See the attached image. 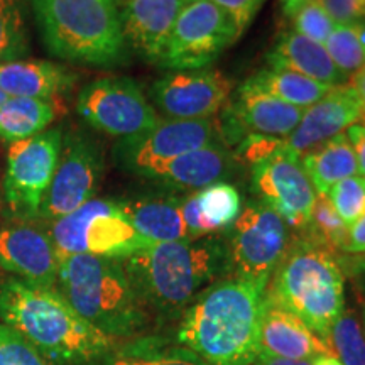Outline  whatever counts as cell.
Here are the masks:
<instances>
[{
  "instance_id": "41",
  "label": "cell",
  "mask_w": 365,
  "mask_h": 365,
  "mask_svg": "<svg viewBox=\"0 0 365 365\" xmlns=\"http://www.w3.org/2000/svg\"><path fill=\"white\" fill-rule=\"evenodd\" d=\"M345 254L362 255L365 254V217L359 220L354 227H350L349 240L345 245Z\"/></svg>"
},
{
  "instance_id": "27",
  "label": "cell",
  "mask_w": 365,
  "mask_h": 365,
  "mask_svg": "<svg viewBox=\"0 0 365 365\" xmlns=\"http://www.w3.org/2000/svg\"><path fill=\"white\" fill-rule=\"evenodd\" d=\"M249 81L272 97L299 108L312 107L333 88L330 85L319 83L289 68L276 65H269L266 70L255 73Z\"/></svg>"
},
{
  "instance_id": "15",
  "label": "cell",
  "mask_w": 365,
  "mask_h": 365,
  "mask_svg": "<svg viewBox=\"0 0 365 365\" xmlns=\"http://www.w3.org/2000/svg\"><path fill=\"white\" fill-rule=\"evenodd\" d=\"M234 83L215 70L175 71L150 88L154 103L171 120H205L225 107Z\"/></svg>"
},
{
  "instance_id": "47",
  "label": "cell",
  "mask_w": 365,
  "mask_h": 365,
  "mask_svg": "<svg viewBox=\"0 0 365 365\" xmlns=\"http://www.w3.org/2000/svg\"><path fill=\"white\" fill-rule=\"evenodd\" d=\"M49 0H31V4H33V11L36 14V17L39 16V12L43 11V9L46 7V4H48Z\"/></svg>"
},
{
  "instance_id": "11",
  "label": "cell",
  "mask_w": 365,
  "mask_h": 365,
  "mask_svg": "<svg viewBox=\"0 0 365 365\" xmlns=\"http://www.w3.org/2000/svg\"><path fill=\"white\" fill-rule=\"evenodd\" d=\"M76 110L86 124L112 137H134L158 125L159 117L130 78H100L85 85Z\"/></svg>"
},
{
  "instance_id": "5",
  "label": "cell",
  "mask_w": 365,
  "mask_h": 365,
  "mask_svg": "<svg viewBox=\"0 0 365 365\" xmlns=\"http://www.w3.org/2000/svg\"><path fill=\"white\" fill-rule=\"evenodd\" d=\"M264 294L327 344L333 323L345 309V277L335 255L301 240L282 255Z\"/></svg>"
},
{
  "instance_id": "36",
  "label": "cell",
  "mask_w": 365,
  "mask_h": 365,
  "mask_svg": "<svg viewBox=\"0 0 365 365\" xmlns=\"http://www.w3.org/2000/svg\"><path fill=\"white\" fill-rule=\"evenodd\" d=\"M293 26L294 33L312 41H317L319 44H325V41L330 38L336 24L314 0H312V2H308L307 6L301 7L294 14Z\"/></svg>"
},
{
  "instance_id": "12",
  "label": "cell",
  "mask_w": 365,
  "mask_h": 365,
  "mask_svg": "<svg viewBox=\"0 0 365 365\" xmlns=\"http://www.w3.org/2000/svg\"><path fill=\"white\" fill-rule=\"evenodd\" d=\"M103 171L105 159L97 140L80 130L63 135L61 154L51 186L41 205L39 218L54 222L93 200Z\"/></svg>"
},
{
  "instance_id": "51",
  "label": "cell",
  "mask_w": 365,
  "mask_h": 365,
  "mask_svg": "<svg viewBox=\"0 0 365 365\" xmlns=\"http://www.w3.org/2000/svg\"><path fill=\"white\" fill-rule=\"evenodd\" d=\"M360 286H362V293H364V303H365V272H364V276H362V279H360Z\"/></svg>"
},
{
  "instance_id": "7",
  "label": "cell",
  "mask_w": 365,
  "mask_h": 365,
  "mask_svg": "<svg viewBox=\"0 0 365 365\" xmlns=\"http://www.w3.org/2000/svg\"><path fill=\"white\" fill-rule=\"evenodd\" d=\"M48 234L58 255L90 254L124 261L150 245L117 200H90L70 215L51 222Z\"/></svg>"
},
{
  "instance_id": "22",
  "label": "cell",
  "mask_w": 365,
  "mask_h": 365,
  "mask_svg": "<svg viewBox=\"0 0 365 365\" xmlns=\"http://www.w3.org/2000/svg\"><path fill=\"white\" fill-rule=\"evenodd\" d=\"M232 156L225 145L213 143L207 148L191 150L188 154L159 164L145 178L159 180L181 190H203L213 182L223 181L230 175Z\"/></svg>"
},
{
  "instance_id": "8",
  "label": "cell",
  "mask_w": 365,
  "mask_h": 365,
  "mask_svg": "<svg viewBox=\"0 0 365 365\" xmlns=\"http://www.w3.org/2000/svg\"><path fill=\"white\" fill-rule=\"evenodd\" d=\"M228 267L235 279L266 291L287 247V225L259 202H249L228 232Z\"/></svg>"
},
{
  "instance_id": "25",
  "label": "cell",
  "mask_w": 365,
  "mask_h": 365,
  "mask_svg": "<svg viewBox=\"0 0 365 365\" xmlns=\"http://www.w3.org/2000/svg\"><path fill=\"white\" fill-rule=\"evenodd\" d=\"M299 163L318 195H328L336 182L359 173L357 158L344 132L309 149L301 156Z\"/></svg>"
},
{
  "instance_id": "40",
  "label": "cell",
  "mask_w": 365,
  "mask_h": 365,
  "mask_svg": "<svg viewBox=\"0 0 365 365\" xmlns=\"http://www.w3.org/2000/svg\"><path fill=\"white\" fill-rule=\"evenodd\" d=\"M346 137H349L350 144L357 158L359 173L365 176V127L362 124H354L346 129Z\"/></svg>"
},
{
  "instance_id": "3",
  "label": "cell",
  "mask_w": 365,
  "mask_h": 365,
  "mask_svg": "<svg viewBox=\"0 0 365 365\" xmlns=\"http://www.w3.org/2000/svg\"><path fill=\"white\" fill-rule=\"evenodd\" d=\"M122 264L144 304L178 313L228 269V250L225 242L207 235L150 244Z\"/></svg>"
},
{
  "instance_id": "13",
  "label": "cell",
  "mask_w": 365,
  "mask_h": 365,
  "mask_svg": "<svg viewBox=\"0 0 365 365\" xmlns=\"http://www.w3.org/2000/svg\"><path fill=\"white\" fill-rule=\"evenodd\" d=\"M220 127L213 118L205 120H159L156 127L120 139L113 148V158L118 166L132 175L144 176L150 170L217 143Z\"/></svg>"
},
{
  "instance_id": "42",
  "label": "cell",
  "mask_w": 365,
  "mask_h": 365,
  "mask_svg": "<svg viewBox=\"0 0 365 365\" xmlns=\"http://www.w3.org/2000/svg\"><path fill=\"white\" fill-rule=\"evenodd\" d=\"M254 365H313V360H289L279 357H269V355H259Z\"/></svg>"
},
{
  "instance_id": "44",
  "label": "cell",
  "mask_w": 365,
  "mask_h": 365,
  "mask_svg": "<svg viewBox=\"0 0 365 365\" xmlns=\"http://www.w3.org/2000/svg\"><path fill=\"white\" fill-rule=\"evenodd\" d=\"M308 2H312V0H281L282 14H284L286 17H293L294 14L298 12L301 7L307 6Z\"/></svg>"
},
{
  "instance_id": "18",
  "label": "cell",
  "mask_w": 365,
  "mask_h": 365,
  "mask_svg": "<svg viewBox=\"0 0 365 365\" xmlns=\"http://www.w3.org/2000/svg\"><path fill=\"white\" fill-rule=\"evenodd\" d=\"M364 115V105L352 86H333L328 93L304 110L299 124L286 137V148L301 159L304 153L339 135Z\"/></svg>"
},
{
  "instance_id": "23",
  "label": "cell",
  "mask_w": 365,
  "mask_h": 365,
  "mask_svg": "<svg viewBox=\"0 0 365 365\" xmlns=\"http://www.w3.org/2000/svg\"><path fill=\"white\" fill-rule=\"evenodd\" d=\"M120 203L139 235L150 244L191 239L182 220L180 200L173 196H143L127 202L120 200Z\"/></svg>"
},
{
  "instance_id": "29",
  "label": "cell",
  "mask_w": 365,
  "mask_h": 365,
  "mask_svg": "<svg viewBox=\"0 0 365 365\" xmlns=\"http://www.w3.org/2000/svg\"><path fill=\"white\" fill-rule=\"evenodd\" d=\"M196 198H198L200 213L212 234L230 228L240 215L239 191L225 181L213 182L207 188L200 190Z\"/></svg>"
},
{
  "instance_id": "9",
  "label": "cell",
  "mask_w": 365,
  "mask_h": 365,
  "mask_svg": "<svg viewBox=\"0 0 365 365\" xmlns=\"http://www.w3.org/2000/svg\"><path fill=\"white\" fill-rule=\"evenodd\" d=\"M239 38L230 17L212 0L188 4L173 26L158 65L166 70H205Z\"/></svg>"
},
{
  "instance_id": "16",
  "label": "cell",
  "mask_w": 365,
  "mask_h": 365,
  "mask_svg": "<svg viewBox=\"0 0 365 365\" xmlns=\"http://www.w3.org/2000/svg\"><path fill=\"white\" fill-rule=\"evenodd\" d=\"M307 108L294 107L257 88L247 80L228 103L220 127L223 139L240 143L249 134L287 137L299 124Z\"/></svg>"
},
{
  "instance_id": "10",
  "label": "cell",
  "mask_w": 365,
  "mask_h": 365,
  "mask_svg": "<svg viewBox=\"0 0 365 365\" xmlns=\"http://www.w3.org/2000/svg\"><path fill=\"white\" fill-rule=\"evenodd\" d=\"M63 145V130L46 129L9 145L4 193L12 213L22 220L39 218L43 200L51 186Z\"/></svg>"
},
{
  "instance_id": "30",
  "label": "cell",
  "mask_w": 365,
  "mask_h": 365,
  "mask_svg": "<svg viewBox=\"0 0 365 365\" xmlns=\"http://www.w3.org/2000/svg\"><path fill=\"white\" fill-rule=\"evenodd\" d=\"M27 0H0V65L19 61L29 53Z\"/></svg>"
},
{
  "instance_id": "20",
  "label": "cell",
  "mask_w": 365,
  "mask_h": 365,
  "mask_svg": "<svg viewBox=\"0 0 365 365\" xmlns=\"http://www.w3.org/2000/svg\"><path fill=\"white\" fill-rule=\"evenodd\" d=\"M261 355L289 360H314L330 355L325 341L318 339L301 319L264 294L261 309Z\"/></svg>"
},
{
  "instance_id": "43",
  "label": "cell",
  "mask_w": 365,
  "mask_h": 365,
  "mask_svg": "<svg viewBox=\"0 0 365 365\" xmlns=\"http://www.w3.org/2000/svg\"><path fill=\"white\" fill-rule=\"evenodd\" d=\"M349 85L352 86L355 93H357L359 100L364 105V112H365V68H362V70L352 75V80H350Z\"/></svg>"
},
{
  "instance_id": "28",
  "label": "cell",
  "mask_w": 365,
  "mask_h": 365,
  "mask_svg": "<svg viewBox=\"0 0 365 365\" xmlns=\"http://www.w3.org/2000/svg\"><path fill=\"white\" fill-rule=\"evenodd\" d=\"M303 230H307L308 242L317 247L325 249L331 255L340 254L345 250L346 240H349L350 228L335 212L327 195H317L312 213H309L308 223Z\"/></svg>"
},
{
  "instance_id": "19",
  "label": "cell",
  "mask_w": 365,
  "mask_h": 365,
  "mask_svg": "<svg viewBox=\"0 0 365 365\" xmlns=\"http://www.w3.org/2000/svg\"><path fill=\"white\" fill-rule=\"evenodd\" d=\"M185 6V0H125L118 14L127 48L158 65Z\"/></svg>"
},
{
  "instance_id": "49",
  "label": "cell",
  "mask_w": 365,
  "mask_h": 365,
  "mask_svg": "<svg viewBox=\"0 0 365 365\" xmlns=\"http://www.w3.org/2000/svg\"><path fill=\"white\" fill-rule=\"evenodd\" d=\"M7 98H9V95L2 88H0V107H2V105L7 102Z\"/></svg>"
},
{
  "instance_id": "34",
  "label": "cell",
  "mask_w": 365,
  "mask_h": 365,
  "mask_svg": "<svg viewBox=\"0 0 365 365\" xmlns=\"http://www.w3.org/2000/svg\"><path fill=\"white\" fill-rule=\"evenodd\" d=\"M327 196L349 228L365 217V176L355 175L336 182Z\"/></svg>"
},
{
  "instance_id": "17",
  "label": "cell",
  "mask_w": 365,
  "mask_h": 365,
  "mask_svg": "<svg viewBox=\"0 0 365 365\" xmlns=\"http://www.w3.org/2000/svg\"><path fill=\"white\" fill-rule=\"evenodd\" d=\"M0 267L27 284L56 289L59 255L48 232L33 225L0 230Z\"/></svg>"
},
{
  "instance_id": "54",
  "label": "cell",
  "mask_w": 365,
  "mask_h": 365,
  "mask_svg": "<svg viewBox=\"0 0 365 365\" xmlns=\"http://www.w3.org/2000/svg\"><path fill=\"white\" fill-rule=\"evenodd\" d=\"M362 120H364V124H362V125L365 127V112H364V115H362Z\"/></svg>"
},
{
  "instance_id": "46",
  "label": "cell",
  "mask_w": 365,
  "mask_h": 365,
  "mask_svg": "<svg viewBox=\"0 0 365 365\" xmlns=\"http://www.w3.org/2000/svg\"><path fill=\"white\" fill-rule=\"evenodd\" d=\"M355 29H357L359 41H360V44H362V48H364V51H365V21L357 22V24H355Z\"/></svg>"
},
{
  "instance_id": "53",
  "label": "cell",
  "mask_w": 365,
  "mask_h": 365,
  "mask_svg": "<svg viewBox=\"0 0 365 365\" xmlns=\"http://www.w3.org/2000/svg\"><path fill=\"white\" fill-rule=\"evenodd\" d=\"M115 2H117V6H122V4H124L125 0H115Z\"/></svg>"
},
{
  "instance_id": "32",
  "label": "cell",
  "mask_w": 365,
  "mask_h": 365,
  "mask_svg": "<svg viewBox=\"0 0 365 365\" xmlns=\"http://www.w3.org/2000/svg\"><path fill=\"white\" fill-rule=\"evenodd\" d=\"M325 49L336 68L346 76L365 68V51L360 44L357 29L354 26H335L330 38L325 41Z\"/></svg>"
},
{
  "instance_id": "21",
  "label": "cell",
  "mask_w": 365,
  "mask_h": 365,
  "mask_svg": "<svg viewBox=\"0 0 365 365\" xmlns=\"http://www.w3.org/2000/svg\"><path fill=\"white\" fill-rule=\"evenodd\" d=\"M78 75L44 59H19L0 65V88L9 97L59 98L70 91Z\"/></svg>"
},
{
  "instance_id": "4",
  "label": "cell",
  "mask_w": 365,
  "mask_h": 365,
  "mask_svg": "<svg viewBox=\"0 0 365 365\" xmlns=\"http://www.w3.org/2000/svg\"><path fill=\"white\" fill-rule=\"evenodd\" d=\"M59 293L107 339L134 335L145 325L143 299L118 259L59 255Z\"/></svg>"
},
{
  "instance_id": "50",
  "label": "cell",
  "mask_w": 365,
  "mask_h": 365,
  "mask_svg": "<svg viewBox=\"0 0 365 365\" xmlns=\"http://www.w3.org/2000/svg\"><path fill=\"white\" fill-rule=\"evenodd\" d=\"M362 328H364V335H365V303L362 301Z\"/></svg>"
},
{
  "instance_id": "26",
  "label": "cell",
  "mask_w": 365,
  "mask_h": 365,
  "mask_svg": "<svg viewBox=\"0 0 365 365\" xmlns=\"http://www.w3.org/2000/svg\"><path fill=\"white\" fill-rule=\"evenodd\" d=\"M63 113L66 108L61 98L9 97L0 107V137L11 144L29 139L44 132Z\"/></svg>"
},
{
  "instance_id": "38",
  "label": "cell",
  "mask_w": 365,
  "mask_h": 365,
  "mask_svg": "<svg viewBox=\"0 0 365 365\" xmlns=\"http://www.w3.org/2000/svg\"><path fill=\"white\" fill-rule=\"evenodd\" d=\"M339 26H354L365 19V0H314Z\"/></svg>"
},
{
  "instance_id": "37",
  "label": "cell",
  "mask_w": 365,
  "mask_h": 365,
  "mask_svg": "<svg viewBox=\"0 0 365 365\" xmlns=\"http://www.w3.org/2000/svg\"><path fill=\"white\" fill-rule=\"evenodd\" d=\"M284 143V137L249 134L240 140L239 149H237V158L244 159L245 163L255 164L261 159L271 156L276 150H279Z\"/></svg>"
},
{
  "instance_id": "24",
  "label": "cell",
  "mask_w": 365,
  "mask_h": 365,
  "mask_svg": "<svg viewBox=\"0 0 365 365\" xmlns=\"http://www.w3.org/2000/svg\"><path fill=\"white\" fill-rule=\"evenodd\" d=\"M269 65L284 66L330 86L345 85L349 76L336 68L325 46L294 31L282 33L267 58Z\"/></svg>"
},
{
  "instance_id": "33",
  "label": "cell",
  "mask_w": 365,
  "mask_h": 365,
  "mask_svg": "<svg viewBox=\"0 0 365 365\" xmlns=\"http://www.w3.org/2000/svg\"><path fill=\"white\" fill-rule=\"evenodd\" d=\"M100 365H205L191 352H161L159 349L132 345L117 354H107Z\"/></svg>"
},
{
  "instance_id": "48",
  "label": "cell",
  "mask_w": 365,
  "mask_h": 365,
  "mask_svg": "<svg viewBox=\"0 0 365 365\" xmlns=\"http://www.w3.org/2000/svg\"><path fill=\"white\" fill-rule=\"evenodd\" d=\"M354 267L360 272H365V254L364 255H357V261L354 262Z\"/></svg>"
},
{
  "instance_id": "14",
  "label": "cell",
  "mask_w": 365,
  "mask_h": 365,
  "mask_svg": "<svg viewBox=\"0 0 365 365\" xmlns=\"http://www.w3.org/2000/svg\"><path fill=\"white\" fill-rule=\"evenodd\" d=\"M286 140V139H284ZM252 191L264 207L276 212L286 225L303 230L317 191L301 168L299 159L284 145L252 164Z\"/></svg>"
},
{
  "instance_id": "2",
  "label": "cell",
  "mask_w": 365,
  "mask_h": 365,
  "mask_svg": "<svg viewBox=\"0 0 365 365\" xmlns=\"http://www.w3.org/2000/svg\"><path fill=\"white\" fill-rule=\"evenodd\" d=\"M0 318L51 362H90L110 352V339L88 325L58 289L4 281Z\"/></svg>"
},
{
  "instance_id": "39",
  "label": "cell",
  "mask_w": 365,
  "mask_h": 365,
  "mask_svg": "<svg viewBox=\"0 0 365 365\" xmlns=\"http://www.w3.org/2000/svg\"><path fill=\"white\" fill-rule=\"evenodd\" d=\"M212 2L230 17L240 38L242 33L252 24L266 0H212Z\"/></svg>"
},
{
  "instance_id": "52",
  "label": "cell",
  "mask_w": 365,
  "mask_h": 365,
  "mask_svg": "<svg viewBox=\"0 0 365 365\" xmlns=\"http://www.w3.org/2000/svg\"><path fill=\"white\" fill-rule=\"evenodd\" d=\"M193 2H198V0H185L186 6H188V4H193Z\"/></svg>"
},
{
  "instance_id": "31",
  "label": "cell",
  "mask_w": 365,
  "mask_h": 365,
  "mask_svg": "<svg viewBox=\"0 0 365 365\" xmlns=\"http://www.w3.org/2000/svg\"><path fill=\"white\" fill-rule=\"evenodd\" d=\"M327 346L331 357L344 365H365V335L362 319L354 309H344V313L333 323Z\"/></svg>"
},
{
  "instance_id": "35",
  "label": "cell",
  "mask_w": 365,
  "mask_h": 365,
  "mask_svg": "<svg viewBox=\"0 0 365 365\" xmlns=\"http://www.w3.org/2000/svg\"><path fill=\"white\" fill-rule=\"evenodd\" d=\"M0 365H49V360L24 336L0 323Z\"/></svg>"
},
{
  "instance_id": "45",
  "label": "cell",
  "mask_w": 365,
  "mask_h": 365,
  "mask_svg": "<svg viewBox=\"0 0 365 365\" xmlns=\"http://www.w3.org/2000/svg\"><path fill=\"white\" fill-rule=\"evenodd\" d=\"M313 365H344V364H341L340 360H336L335 357H331V355H322V357L313 360Z\"/></svg>"
},
{
  "instance_id": "1",
  "label": "cell",
  "mask_w": 365,
  "mask_h": 365,
  "mask_svg": "<svg viewBox=\"0 0 365 365\" xmlns=\"http://www.w3.org/2000/svg\"><path fill=\"white\" fill-rule=\"evenodd\" d=\"M264 289L239 279L210 286L182 317L178 339L208 365H254Z\"/></svg>"
},
{
  "instance_id": "6",
  "label": "cell",
  "mask_w": 365,
  "mask_h": 365,
  "mask_svg": "<svg viewBox=\"0 0 365 365\" xmlns=\"http://www.w3.org/2000/svg\"><path fill=\"white\" fill-rule=\"evenodd\" d=\"M36 19L48 51L65 61L115 66L127 59L115 0H49Z\"/></svg>"
}]
</instances>
